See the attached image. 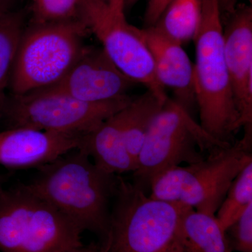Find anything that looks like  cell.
<instances>
[{
    "instance_id": "cell-1",
    "label": "cell",
    "mask_w": 252,
    "mask_h": 252,
    "mask_svg": "<svg viewBox=\"0 0 252 252\" xmlns=\"http://www.w3.org/2000/svg\"><path fill=\"white\" fill-rule=\"evenodd\" d=\"M28 187L67 216L84 233L108 239L113 202L120 177L97 167L89 154L75 149L39 167Z\"/></svg>"
},
{
    "instance_id": "cell-2",
    "label": "cell",
    "mask_w": 252,
    "mask_h": 252,
    "mask_svg": "<svg viewBox=\"0 0 252 252\" xmlns=\"http://www.w3.org/2000/svg\"><path fill=\"white\" fill-rule=\"evenodd\" d=\"M188 207L151 198L120 177L106 252H187L182 220Z\"/></svg>"
},
{
    "instance_id": "cell-3",
    "label": "cell",
    "mask_w": 252,
    "mask_h": 252,
    "mask_svg": "<svg viewBox=\"0 0 252 252\" xmlns=\"http://www.w3.org/2000/svg\"><path fill=\"white\" fill-rule=\"evenodd\" d=\"M193 41L194 89L200 126L217 140L233 143L240 127L225 63L218 0H202L201 18Z\"/></svg>"
},
{
    "instance_id": "cell-4",
    "label": "cell",
    "mask_w": 252,
    "mask_h": 252,
    "mask_svg": "<svg viewBox=\"0 0 252 252\" xmlns=\"http://www.w3.org/2000/svg\"><path fill=\"white\" fill-rule=\"evenodd\" d=\"M82 233L27 185L0 189V252H61L82 245Z\"/></svg>"
},
{
    "instance_id": "cell-5",
    "label": "cell",
    "mask_w": 252,
    "mask_h": 252,
    "mask_svg": "<svg viewBox=\"0 0 252 252\" xmlns=\"http://www.w3.org/2000/svg\"><path fill=\"white\" fill-rule=\"evenodd\" d=\"M84 21L32 23L21 36L9 84L13 95L55 85L65 77L87 46Z\"/></svg>"
},
{
    "instance_id": "cell-6",
    "label": "cell",
    "mask_w": 252,
    "mask_h": 252,
    "mask_svg": "<svg viewBox=\"0 0 252 252\" xmlns=\"http://www.w3.org/2000/svg\"><path fill=\"white\" fill-rule=\"evenodd\" d=\"M230 144L210 135L193 116L168 97L149 126L132 172V183L149 193L151 182L159 174L183 162L202 161Z\"/></svg>"
},
{
    "instance_id": "cell-7",
    "label": "cell",
    "mask_w": 252,
    "mask_h": 252,
    "mask_svg": "<svg viewBox=\"0 0 252 252\" xmlns=\"http://www.w3.org/2000/svg\"><path fill=\"white\" fill-rule=\"evenodd\" d=\"M252 161V146L236 141L202 161L159 174L151 182L148 195L215 215L235 177Z\"/></svg>"
},
{
    "instance_id": "cell-8",
    "label": "cell",
    "mask_w": 252,
    "mask_h": 252,
    "mask_svg": "<svg viewBox=\"0 0 252 252\" xmlns=\"http://www.w3.org/2000/svg\"><path fill=\"white\" fill-rule=\"evenodd\" d=\"M134 97L104 102H88L67 94L41 89L13 95L1 112L9 128L26 127L44 132L83 135L125 108Z\"/></svg>"
},
{
    "instance_id": "cell-9",
    "label": "cell",
    "mask_w": 252,
    "mask_h": 252,
    "mask_svg": "<svg viewBox=\"0 0 252 252\" xmlns=\"http://www.w3.org/2000/svg\"><path fill=\"white\" fill-rule=\"evenodd\" d=\"M82 20L121 72L145 86L162 102L168 98L156 77L142 29L129 24L124 12L111 9L103 0H83Z\"/></svg>"
},
{
    "instance_id": "cell-10",
    "label": "cell",
    "mask_w": 252,
    "mask_h": 252,
    "mask_svg": "<svg viewBox=\"0 0 252 252\" xmlns=\"http://www.w3.org/2000/svg\"><path fill=\"white\" fill-rule=\"evenodd\" d=\"M223 24V48L239 126L252 137V7L238 4Z\"/></svg>"
},
{
    "instance_id": "cell-11",
    "label": "cell",
    "mask_w": 252,
    "mask_h": 252,
    "mask_svg": "<svg viewBox=\"0 0 252 252\" xmlns=\"http://www.w3.org/2000/svg\"><path fill=\"white\" fill-rule=\"evenodd\" d=\"M111 61L102 48L88 46L79 61L48 90L88 102H104L127 95L135 85Z\"/></svg>"
},
{
    "instance_id": "cell-12",
    "label": "cell",
    "mask_w": 252,
    "mask_h": 252,
    "mask_svg": "<svg viewBox=\"0 0 252 252\" xmlns=\"http://www.w3.org/2000/svg\"><path fill=\"white\" fill-rule=\"evenodd\" d=\"M83 135L14 127L0 132V165L11 169L41 167L81 147Z\"/></svg>"
},
{
    "instance_id": "cell-13",
    "label": "cell",
    "mask_w": 252,
    "mask_h": 252,
    "mask_svg": "<svg viewBox=\"0 0 252 252\" xmlns=\"http://www.w3.org/2000/svg\"><path fill=\"white\" fill-rule=\"evenodd\" d=\"M144 41L152 54L156 77L164 89H170L173 100L190 115L197 110L193 64L182 45L155 28L142 29Z\"/></svg>"
},
{
    "instance_id": "cell-14",
    "label": "cell",
    "mask_w": 252,
    "mask_h": 252,
    "mask_svg": "<svg viewBox=\"0 0 252 252\" xmlns=\"http://www.w3.org/2000/svg\"><path fill=\"white\" fill-rule=\"evenodd\" d=\"M123 109L83 136L79 148L89 154L99 168L117 175L133 172L136 167L135 160L126 147L123 130Z\"/></svg>"
},
{
    "instance_id": "cell-15",
    "label": "cell",
    "mask_w": 252,
    "mask_h": 252,
    "mask_svg": "<svg viewBox=\"0 0 252 252\" xmlns=\"http://www.w3.org/2000/svg\"><path fill=\"white\" fill-rule=\"evenodd\" d=\"M182 233L187 252H233L215 215L188 207L182 220Z\"/></svg>"
},
{
    "instance_id": "cell-16",
    "label": "cell",
    "mask_w": 252,
    "mask_h": 252,
    "mask_svg": "<svg viewBox=\"0 0 252 252\" xmlns=\"http://www.w3.org/2000/svg\"><path fill=\"white\" fill-rule=\"evenodd\" d=\"M164 102L147 90L141 95L134 97L122 110L126 147L135 164L149 126Z\"/></svg>"
},
{
    "instance_id": "cell-17",
    "label": "cell",
    "mask_w": 252,
    "mask_h": 252,
    "mask_svg": "<svg viewBox=\"0 0 252 252\" xmlns=\"http://www.w3.org/2000/svg\"><path fill=\"white\" fill-rule=\"evenodd\" d=\"M201 10L202 0H171L153 27L183 45L196 35Z\"/></svg>"
},
{
    "instance_id": "cell-18",
    "label": "cell",
    "mask_w": 252,
    "mask_h": 252,
    "mask_svg": "<svg viewBox=\"0 0 252 252\" xmlns=\"http://www.w3.org/2000/svg\"><path fill=\"white\" fill-rule=\"evenodd\" d=\"M24 16L8 11L0 16V116L6 102L5 89L9 84L20 40L24 32Z\"/></svg>"
},
{
    "instance_id": "cell-19",
    "label": "cell",
    "mask_w": 252,
    "mask_h": 252,
    "mask_svg": "<svg viewBox=\"0 0 252 252\" xmlns=\"http://www.w3.org/2000/svg\"><path fill=\"white\" fill-rule=\"evenodd\" d=\"M252 203V161L235 177L216 212L215 216L222 229L225 232Z\"/></svg>"
},
{
    "instance_id": "cell-20",
    "label": "cell",
    "mask_w": 252,
    "mask_h": 252,
    "mask_svg": "<svg viewBox=\"0 0 252 252\" xmlns=\"http://www.w3.org/2000/svg\"><path fill=\"white\" fill-rule=\"evenodd\" d=\"M32 23L83 21V0H32Z\"/></svg>"
},
{
    "instance_id": "cell-21",
    "label": "cell",
    "mask_w": 252,
    "mask_h": 252,
    "mask_svg": "<svg viewBox=\"0 0 252 252\" xmlns=\"http://www.w3.org/2000/svg\"><path fill=\"white\" fill-rule=\"evenodd\" d=\"M232 250L252 252V203L225 230Z\"/></svg>"
},
{
    "instance_id": "cell-22",
    "label": "cell",
    "mask_w": 252,
    "mask_h": 252,
    "mask_svg": "<svg viewBox=\"0 0 252 252\" xmlns=\"http://www.w3.org/2000/svg\"><path fill=\"white\" fill-rule=\"evenodd\" d=\"M170 1L171 0H149L144 16L145 28L152 27L157 23Z\"/></svg>"
},
{
    "instance_id": "cell-23",
    "label": "cell",
    "mask_w": 252,
    "mask_h": 252,
    "mask_svg": "<svg viewBox=\"0 0 252 252\" xmlns=\"http://www.w3.org/2000/svg\"><path fill=\"white\" fill-rule=\"evenodd\" d=\"M61 252H106V250L100 243H92L86 245L82 244Z\"/></svg>"
},
{
    "instance_id": "cell-24",
    "label": "cell",
    "mask_w": 252,
    "mask_h": 252,
    "mask_svg": "<svg viewBox=\"0 0 252 252\" xmlns=\"http://www.w3.org/2000/svg\"><path fill=\"white\" fill-rule=\"evenodd\" d=\"M220 5L221 16L224 15L228 16L235 11V8L238 6V0H218ZM250 4L252 5V0H248Z\"/></svg>"
},
{
    "instance_id": "cell-25",
    "label": "cell",
    "mask_w": 252,
    "mask_h": 252,
    "mask_svg": "<svg viewBox=\"0 0 252 252\" xmlns=\"http://www.w3.org/2000/svg\"><path fill=\"white\" fill-rule=\"evenodd\" d=\"M109 7L114 11H119V12H124V0H103Z\"/></svg>"
},
{
    "instance_id": "cell-26",
    "label": "cell",
    "mask_w": 252,
    "mask_h": 252,
    "mask_svg": "<svg viewBox=\"0 0 252 252\" xmlns=\"http://www.w3.org/2000/svg\"><path fill=\"white\" fill-rule=\"evenodd\" d=\"M12 0H0V16L9 11V6Z\"/></svg>"
},
{
    "instance_id": "cell-27",
    "label": "cell",
    "mask_w": 252,
    "mask_h": 252,
    "mask_svg": "<svg viewBox=\"0 0 252 252\" xmlns=\"http://www.w3.org/2000/svg\"><path fill=\"white\" fill-rule=\"evenodd\" d=\"M138 1L139 0H124V9H125L126 8L132 7V6Z\"/></svg>"
},
{
    "instance_id": "cell-28",
    "label": "cell",
    "mask_w": 252,
    "mask_h": 252,
    "mask_svg": "<svg viewBox=\"0 0 252 252\" xmlns=\"http://www.w3.org/2000/svg\"><path fill=\"white\" fill-rule=\"evenodd\" d=\"M2 182H3L2 177H1V175H0V189L1 188V184H2Z\"/></svg>"
}]
</instances>
